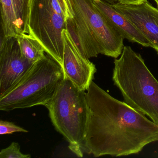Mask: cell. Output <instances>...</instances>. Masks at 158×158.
I'll return each mask as SVG.
<instances>
[{"instance_id": "1", "label": "cell", "mask_w": 158, "mask_h": 158, "mask_svg": "<svg viewBox=\"0 0 158 158\" xmlns=\"http://www.w3.org/2000/svg\"><path fill=\"white\" fill-rule=\"evenodd\" d=\"M88 116L83 152L94 157L136 154L158 140V125L92 81L86 92Z\"/></svg>"}, {"instance_id": "2", "label": "cell", "mask_w": 158, "mask_h": 158, "mask_svg": "<svg viewBox=\"0 0 158 158\" xmlns=\"http://www.w3.org/2000/svg\"><path fill=\"white\" fill-rule=\"evenodd\" d=\"M66 29L83 56L99 54L117 59L123 49V37L97 9L93 0H63Z\"/></svg>"}, {"instance_id": "3", "label": "cell", "mask_w": 158, "mask_h": 158, "mask_svg": "<svg viewBox=\"0 0 158 158\" xmlns=\"http://www.w3.org/2000/svg\"><path fill=\"white\" fill-rule=\"evenodd\" d=\"M114 64L113 80L124 102L158 125V82L141 55L124 46Z\"/></svg>"}, {"instance_id": "4", "label": "cell", "mask_w": 158, "mask_h": 158, "mask_svg": "<svg viewBox=\"0 0 158 158\" xmlns=\"http://www.w3.org/2000/svg\"><path fill=\"white\" fill-rule=\"evenodd\" d=\"M45 106L55 129L69 143V149L77 157H83L88 116L85 91L64 78Z\"/></svg>"}, {"instance_id": "5", "label": "cell", "mask_w": 158, "mask_h": 158, "mask_svg": "<svg viewBox=\"0 0 158 158\" xmlns=\"http://www.w3.org/2000/svg\"><path fill=\"white\" fill-rule=\"evenodd\" d=\"M64 78L61 66L49 55L33 64L24 76L0 96V110L10 111L48 103Z\"/></svg>"}, {"instance_id": "6", "label": "cell", "mask_w": 158, "mask_h": 158, "mask_svg": "<svg viewBox=\"0 0 158 158\" xmlns=\"http://www.w3.org/2000/svg\"><path fill=\"white\" fill-rule=\"evenodd\" d=\"M65 16L63 0H31L27 23L29 35L37 40L46 53L61 67Z\"/></svg>"}, {"instance_id": "7", "label": "cell", "mask_w": 158, "mask_h": 158, "mask_svg": "<svg viewBox=\"0 0 158 158\" xmlns=\"http://www.w3.org/2000/svg\"><path fill=\"white\" fill-rule=\"evenodd\" d=\"M33 64L22 54L17 37L2 36L0 44V96L15 85Z\"/></svg>"}, {"instance_id": "8", "label": "cell", "mask_w": 158, "mask_h": 158, "mask_svg": "<svg viewBox=\"0 0 158 158\" xmlns=\"http://www.w3.org/2000/svg\"><path fill=\"white\" fill-rule=\"evenodd\" d=\"M64 54L62 65L64 78L80 90L89 88L97 72L95 64L82 55L66 29L63 31Z\"/></svg>"}, {"instance_id": "9", "label": "cell", "mask_w": 158, "mask_h": 158, "mask_svg": "<svg viewBox=\"0 0 158 158\" xmlns=\"http://www.w3.org/2000/svg\"><path fill=\"white\" fill-rule=\"evenodd\" d=\"M140 31L158 54V8L148 0L132 4H111Z\"/></svg>"}, {"instance_id": "10", "label": "cell", "mask_w": 158, "mask_h": 158, "mask_svg": "<svg viewBox=\"0 0 158 158\" xmlns=\"http://www.w3.org/2000/svg\"><path fill=\"white\" fill-rule=\"evenodd\" d=\"M93 3L124 38L143 47H151L148 41L140 31L124 15L116 10L111 4L104 0H93Z\"/></svg>"}, {"instance_id": "11", "label": "cell", "mask_w": 158, "mask_h": 158, "mask_svg": "<svg viewBox=\"0 0 158 158\" xmlns=\"http://www.w3.org/2000/svg\"><path fill=\"white\" fill-rule=\"evenodd\" d=\"M2 29L5 37L21 35L19 22L12 0H0Z\"/></svg>"}, {"instance_id": "12", "label": "cell", "mask_w": 158, "mask_h": 158, "mask_svg": "<svg viewBox=\"0 0 158 158\" xmlns=\"http://www.w3.org/2000/svg\"><path fill=\"white\" fill-rule=\"evenodd\" d=\"M17 39L22 54L32 64L46 57L45 49L40 42L32 36L19 35Z\"/></svg>"}, {"instance_id": "13", "label": "cell", "mask_w": 158, "mask_h": 158, "mask_svg": "<svg viewBox=\"0 0 158 158\" xmlns=\"http://www.w3.org/2000/svg\"><path fill=\"white\" fill-rule=\"evenodd\" d=\"M21 30V35H29L27 23L31 0H12Z\"/></svg>"}, {"instance_id": "14", "label": "cell", "mask_w": 158, "mask_h": 158, "mask_svg": "<svg viewBox=\"0 0 158 158\" xmlns=\"http://www.w3.org/2000/svg\"><path fill=\"white\" fill-rule=\"evenodd\" d=\"M31 155L23 154L21 152L19 143L13 142L10 145L1 150L0 152V158H30Z\"/></svg>"}, {"instance_id": "15", "label": "cell", "mask_w": 158, "mask_h": 158, "mask_svg": "<svg viewBox=\"0 0 158 158\" xmlns=\"http://www.w3.org/2000/svg\"><path fill=\"white\" fill-rule=\"evenodd\" d=\"M16 132L27 133L28 130L21 127L16 125L14 123L8 121H0V135L12 134Z\"/></svg>"}, {"instance_id": "16", "label": "cell", "mask_w": 158, "mask_h": 158, "mask_svg": "<svg viewBox=\"0 0 158 158\" xmlns=\"http://www.w3.org/2000/svg\"><path fill=\"white\" fill-rule=\"evenodd\" d=\"M144 0H118V2L122 4H132L143 1Z\"/></svg>"}, {"instance_id": "17", "label": "cell", "mask_w": 158, "mask_h": 158, "mask_svg": "<svg viewBox=\"0 0 158 158\" xmlns=\"http://www.w3.org/2000/svg\"><path fill=\"white\" fill-rule=\"evenodd\" d=\"M107 2H109L110 4H114V3H116L118 2V0H104Z\"/></svg>"}, {"instance_id": "18", "label": "cell", "mask_w": 158, "mask_h": 158, "mask_svg": "<svg viewBox=\"0 0 158 158\" xmlns=\"http://www.w3.org/2000/svg\"><path fill=\"white\" fill-rule=\"evenodd\" d=\"M154 2H156V4H157V7L158 8V0H154Z\"/></svg>"}]
</instances>
